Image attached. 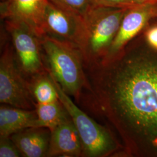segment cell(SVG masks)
<instances>
[{"label":"cell","mask_w":157,"mask_h":157,"mask_svg":"<svg viewBox=\"0 0 157 157\" xmlns=\"http://www.w3.org/2000/svg\"><path fill=\"white\" fill-rule=\"evenodd\" d=\"M128 9L93 6L82 17L77 46L87 67L102 60L118 33Z\"/></svg>","instance_id":"cell-2"},{"label":"cell","mask_w":157,"mask_h":157,"mask_svg":"<svg viewBox=\"0 0 157 157\" xmlns=\"http://www.w3.org/2000/svg\"><path fill=\"white\" fill-rule=\"evenodd\" d=\"M82 23V17L67 11L48 0L42 19L43 36L53 37L77 45Z\"/></svg>","instance_id":"cell-8"},{"label":"cell","mask_w":157,"mask_h":157,"mask_svg":"<svg viewBox=\"0 0 157 157\" xmlns=\"http://www.w3.org/2000/svg\"><path fill=\"white\" fill-rule=\"evenodd\" d=\"M33 78V84L30 86L37 104L50 103L59 100L56 88L49 73H41Z\"/></svg>","instance_id":"cell-14"},{"label":"cell","mask_w":157,"mask_h":157,"mask_svg":"<svg viewBox=\"0 0 157 157\" xmlns=\"http://www.w3.org/2000/svg\"><path fill=\"white\" fill-rule=\"evenodd\" d=\"M137 4H154L157 3V0H133Z\"/></svg>","instance_id":"cell-19"},{"label":"cell","mask_w":157,"mask_h":157,"mask_svg":"<svg viewBox=\"0 0 157 157\" xmlns=\"http://www.w3.org/2000/svg\"><path fill=\"white\" fill-rule=\"evenodd\" d=\"M10 138L22 157L47 156L51 138V131L48 128H30L11 135Z\"/></svg>","instance_id":"cell-11"},{"label":"cell","mask_w":157,"mask_h":157,"mask_svg":"<svg viewBox=\"0 0 157 157\" xmlns=\"http://www.w3.org/2000/svg\"><path fill=\"white\" fill-rule=\"evenodd\" d=\"M82 156V142L71 118L51 131L47 157Z\"/></svg>","instance_id":"cell-10"},{"label":"cell","mask_w":157,"mask_h":157,"mask_svg":"<svg viewBox=\"0 0 157 157\" xmlns=\"http://www.w3.org/2000/svg\"><path fill=\"white\" fill-rule=\"evenodd\" d=\"M140 34L146 44L157 51V19L150 23Z\"/></svg>","instance_id":"cell-17"},{"label":"cell","mask_w":157,"mask_h":157,"mask_svg":"<svg viewBox=\"0 0 157 157\" xmlns=\"http://www.w3.org/2000/svg\"><path fill=\"white\" fill-rule=\"evenodd\" d=\"M48 0H6L1 15L8 21L21 23L31 29L40 39L43 36L42 19Z\"/></svg>","instance_id":"cell-9"},{"label":"cell","mask_w":157,"mask_h":157,"mask_svg":"<svg viewBox=\"0 0 157 157\" xmlns=\"http://www.w3.org/2000/svg\"><path fill=\"white\" fill-rule=\"evenodd\" d=\"M40 40L50 75L67 94L78 98L86 86L82 51L73 43L48 36Z\"/></svg>","instance_id":"cell-3"},{"label":"cell","mask_w":157,"mask_h":157,"mask_svg":"<svg viewBox=\"0 0 157 157\" xmlns=\"http://www.w3.org/2000/svg\"><path fill=\"white\" fill-rule=\"evenodd\" d=\"M88 67L93 104L118 133L124 154L157 157V51L140 34Z\"/></svg>","instance_id":"cell-1"},{"label":"cell","mask_w":157,"mask_h":157,"mask_svg":"<svg viewBox=\"0 0 157 157\" xmlns=\"http://www.w3.org/2000/svg\"><path fill=\"white\" fill-rule=\"evenodd\" d=\"M22 156L10 137H0V157H19Z\"/></svg>","instance_id":"cell-16"},{"label":"cell","mask_w":157,"mask_h":157,"mask_svg":"<svg viewBox=\"0 0 157 157\" xmlns=\"http://www.w3.org/2000/svg\"><path fill=\"white\" fill-rule=\"evenodd\" d=\"M36 111L40 127L50 131L71 118L59 100L50 103L36 104Z\"/></svg>","instance_id":"cell-13"},{"label":"cell","mask_w":157,"mask_h":157,"mask_svg":"<svg viewBox=\"0 0 157 157\" xmlns=\"http://www.w3.org/2000/svg\"><path fill=\"white\" fill-rule=\"evenodd\" d=\"M6 23L23 72L33 77L45 72L39 37L23 23L8 20Z\"/></svg>","instance_id":"cell-6"},{"label":"cell","mask_w":157,"mask_h":157,"mask_svg":"<svg viewBox=\"0 0 157 157\" xmlns=\"http://www.w3.org/2000/svg\"><path fill=\"white\" fill-rule=\"evenodd\" d=\"M157 19V3L139 4L128 9L107 55L101 61L108 60L117 56L150 23Z\"/></svg>","instance_id":"cell-7"},{"label":"cell","mask_w":157,"mask_h":157,"mask_svg":"<svg viewBox=\"0 0 157 157\" xmlns=\"http://www.w3.org/2000/svg\"><path fill=\"white\" fill-rule=\"evenodd\" d=\"M94 6L130 9L140 4L133 0H92Z\"/></svg>","instance_id":"cell-18"},{"label":"cell","mask_w":157,"mask_h":157,"mask_svg":"<svg viewBox=\"0 0 157 157\" xmlns=\"http://www.w3.org/2000/svg\"><path fill=\"white\" fill-rule=\"evenodd\" d=\"M50 75V73H49ZM58 98L67 109L78 132L82 146V156L104 157L124 152V147L112 132L82 111L72 101L50 75Z\"/></svg>","instance_id":"cell-4"},{"label":"cell","mask_w":157,"mask_h":157,"mask_svg":"<svg viewBox=\"0 0 157 157\" xmlns=\"http://www.w3.org/2000/svg\"><path fill=\"white\" fill-rule=\"evenodd\" d=\"M30 84L19 70L11 48L6 47L0 60V102L28 110L36 104Z\"/></svg>","instance_id":"cell-5"},{"label":"cell","mask_w":157,"mask_h":157,"mask_svg":"<svg viewBox=\"0 0 157 157\" xmlns=\"http://www.w3.org/2000/svg\"><path fill=\"white\" fill-rule=\"evenodd\" d=\"M67 11L83 17L94 6L92 0H48Z\"/></svg>","instance_id":"cell-15"},{"label":"cell","mask_w":157,"mask_h":157,"mask_svg":"<svg viewBox=\"0 0 157 157\" xmlns=\"http://www.w3.org/2000/svg\"><path fill=\"white\" fill-rule=\"evenodd\" d=\"M40 127L36 111L17 107L0 108V137H10L24 129Z\"/></svg>","instance_id":"cell-12"}]
</instances>
